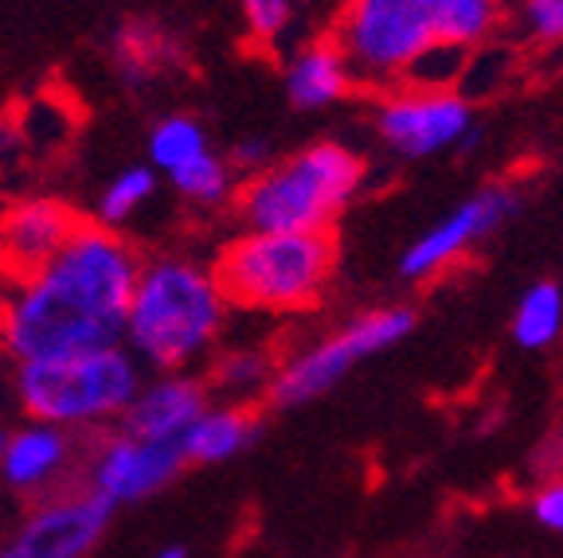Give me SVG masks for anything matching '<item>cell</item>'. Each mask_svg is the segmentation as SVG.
<instances>
[{
    "label": "cell",
    "instance_id": "d6986e66",
    "mask_svg": "<svg viewBox=\"0 0 563 558\" xmlns=\"http://www.w3.org/2000/svg\"><path fill=\"white\" fill-rule=\"evenodd\" d=\"M512 341L525 351H544L563 336V289L555 281H537L520 293L512 309Z\"/></svg>",
    "mask_w": 563,
    "mask_h": 558
},
{
    "label": "cell",
    "instance_id": "484cf974",
    "mask_svg": "<svg viewBox=\"0 0 563 558\" xmlns=\"http://www.w3.org/2000/svg\"><path fill=\"white\" fill-rule=\"evenodd\" d=\"M517 20L528 40L544 47H563V0H520Z\"/></svg>",
    "mask_w": 563,
    "mask_h": 558
},
{
    "label": "cell",
    "instance_id": "4316f807",
    "mask_svg": "<svg viewBox=\"0 0 563 558\" xmlns=\"http://www.w3.org/2000/svg\"><path fill=\"white\" fill-rule=\"evenodd\" d=\"M528 512H532V520H537L548 535H560L563 539V477L540 484V489L532 492V500H528Z\"/></svg>",
    "mask_w": 563,
    "mask_h": 558
},
{
    "label": "cell",
    "instance_id": "ac0fdd59",
    "mask_svg": "<svg viewBox=\"0 0 563 558\" xmlns=\"http://www.w3.org/2000/svg\"><path fill=\"white\" fill-rule=\"evenodd\" d=\"M274 376V359L266 356L255 344H231V348L211 351L208 367V391L211 399H228V402H255L258 394H266Z\"/></svg>",
    "mask_w": 563,
    "mask_h": 558
},
{
    "label": "cell",
    "instance_id": "3957f363",
    "mask_svg": "<svg viewBox=\"0 0 563 558\" xmlns=\"http://www.w3.org/2000/svg\"><path fill=\"white\" fill-rule=\"evenodd\" d=\"M364 176L368 165L352 145L313 141L239 180L235 211L246 231L333 235L336 219L361 196Z\"/></svg>",
    "mask_w": 563,
    "mask_h": 558
},
{
    "label": "cell",
    "instance_id": "7c38bea8",
    "mask_svg": "<svg viewBox=\"0 0 563 558\" xmlns=\"http://www.w3.org/2000/svg\"><path fill=\"white\" fill-rule=\"evenodd\" d=\"M82 449L87 445L79 434L24 418V426L9 429V442L0 454V484L24 500L52 496L79 480Z\"/></svg>",
    "mask_w": 563,
    "mask_h": 558
},
{
    "label": "cell",
    "instance_id": "d4e9b609",
    "mask_svg": "<svg viewBox=\"0 0 563 558\" xmlns=\"http://www.w3.org/2000/svg\"><path fill=\"white\" fill-rule=\"evenodd\" d=\"M239 16L255 44H278L298 20V0H239Z\"/></svg>",
    "mask_w": 563,
    "mask_h": 558
},
{
    "label": "cell",
    "instance_id": "2e32d148",
    "mask_svg": "<svg viewBox=\"0 0 563 558\" xmlns=\"http://www.w3.org/2000/svg\"><path fill=\"white\" fill-rule=\"evenodd\" d=\"M258 437V414L255 402H228L211 399L196 422L180 437L188 465H223L235 461L239 454L251 449V442Z\"/></svg>",
    "mask_w": 563,
    "mask_h": 558
},
{
    "label": "cell",
    "instance_id": "6da1fadb",
    "mask_svg": "<svg viewBox=\"0 0 563 558\" xmlns=\"http://www.w3.org/2000/svg\"><path fill=\"white\" fill-rule=\"evenodd\" d=\"M141 258L122 231L79 223L44 270L0 293V351L12 364L122 344Z\"/></svg>",
    "mask_w": 563,
    "mask_h": 558
},
{
    "label": "cell",
    "instance_id": "4dcf8cb0",
    "mask_svg": "<svg viewBox=\"0 0 563 558\" xmlns=\"http://www.w3.org/2000/svg\"><path fill=\"white\" fill-rule=\"evenodd\" d=\"M4 442H9V426L0 422V454H4Z\"/></svg>",
    "mask_w": 563,
    "mask_h": 558
},
{
    "label": "cell",
    "instance_id": "f546056e",
    "mask_svg": "<svg viewBox=\"0 0 563 558\" xmlns=\"http://www.w3.org/2000/svg\"><path fill=\"white\" fill-rule=\"evenodd\" d=\"M150 558H188V550L180 547V543H165V547H157Z\"/></svg>",
    "mask_w": 563,
    "mask_h": 558
},
{
    "label": "cell",
    "instance_id": "8fae6325",
    "mask_svg": "<svg viewBox=\"0 0 563 558\" xmlns=\"http://www.w3.org/2000/svg\"><path fill=\"white\" fill-rule=\"evenodd\" d=\"M517 211V192L505 183H489L470 200L454 203L439 223L422 231L404 254H399V278L404 281H431L442 270L466 258L474 246H482L505 219Z\"/></svg>",
    "mask_w": 563,
    "mask_h": 558
},
{
    "label": "cell",
    "instance_id": "52a82bcc",
    "mask_svg": "<svg viewBox=\"0 0 563 558\" xmlns=\"http://www.w3.org/2000/svg\"><path fill=\"white\" fill-rule=\"evenodd\" d=\"M434 12L439 0H344L333 40L356 87H396L415 55L439 40Z\"/></svg>",
    "mask_w": 563,
    "mask_h": 558
},
{
    "label": "cell",
    "instance_id": "8992f818",
    "mask_svg": "<svg viewBox=\"0 0 563 558\" xmlns=\"http://www.w3.org/2000/svg\"><path fill=\"white\" fill-rule=\"evenodd\" d=\"M415 328V313L404 305H384L368 309V313L352 316L341 328L317 336L313 344L298 348L294 356H286L282 364H274L271 387L266 399L278 411H294L306 402L321 399L333 387H341L344 379L356 371L361 364H368L379 351H391L396 344H404Z\"/></svg>",
    "mask_w": 563,
    "mask_h": 558
},
{
    "label": "cell",
    "instance_id": "5b68a950",
    "mask_svg": "<svg viewBox=\"0 0 563 558\" xmlns=\"http://www.w3.org/2000/svg\"><path fill=\"white\" fill-rule=\"evenodd\" d=\"M141 364L122 348L79 351V356L27 359L12 367V399L32 422L70 429V434H102L118 426L137 394Z\"/></svg>",
    "mask_w": 563,
    "mask_h": 558
},
{
    "label": "cell",
    "instance_id": "30bf717a",
    "mask_svg": "<svg viewBox=\"0 0 563 558\" xmlns=\"http://www.w3.org/2000/svg\"><path fill=\"white\" fill-rule=\"evenodd\" d=\"M110 520L114 507L75 480L52 496L32 500L24 524L9 539V550L16 558H87L102 543Z\"/></svg>",
    "mask_w": 563,
    "mask_h": 558
},
{
    "label": "cell",
    "instance_id": "ba28073f",
    "mask_svg": "<svg viewBox=\"0 0 563 558\" xmlns=\"http://www.w3.org/2000/svg\"><path fill=\"white\" fill-rule=\"evenodd\" d=\"M372 130L399 160H431L474 145L477 118L462 90H422L396 82L379 90L372 105Z\"/></svg>",
    "mask_w": 563,
    "mask_h": 558
},
{
    "label": "cell",
    "instance_id": "9c48e42d",
    "mask_svg": "<svg viewBox=\"0 0 563 558\" xmlns=\"http://www.w3.org/2000/svg\"><path fill=\"white\" fill-rule=\"evenodd\" d=\"M188 469L180 442H157L110 426L82 449L79 480L114 507H133L165 492Z\"/></svg>",
    "mask_w": 563,
    "mask_h": 558
},
{
    "label": "cell",
    "instance_id": "9a60e30c",
    "mask_svg": "<svg viewBox=\"0 0 563 558\" xmlns=\"http://www.w3.org/2000/svg\"><path fill=\"white\" fill-rule=\"evenodd\" d=\"M282 90H286V102L301 114H325L356 90V79L336 40H306L286 55Z\"/></svg>",
    "mask_w": 563,
    "mask_h": 558
},
{
    "label": "cell",
    "instance_id": "e0dca14e",
    "mask_svg": "<svg viewBox=\"0 0 563 558\" xmlns=\"http://www.w3.org/2000/svg\"><path fill=\"white\" fill-rule=\"evenodd\" d=\"M110 55H114V70L125 90H145L165 75V67H173V40L153 24H133L118 27L110 40Z\"/></svg>",
    "mask_w": 563,
    "mask_h": 558
},
{
    "label": "cell",
    "instance_id": "f1b7e54d",
    "mask_svg": "<svg viewBox=\"0 0 563 558\" xmlns=\"http://www.w3.org/2000/svg\"><path fill=\"white\" fill-rule=\"evenodd\" d=\"M24 148V125L16 122H0V165L16 160V153Z\"/></svg>",
    "mask_w": 563,
    "mask_h": 558
},
{
    "label": "cell",
    "instance_id": "1f68e13d",
    "mask_svg": "<svg viewBox=\"0 0 563 558\" xmlns=\"http://www.w3.org/2000/svg\"><path fill=\"white\" fill-rule=\"evenodd\" d=\"M0 558H16V555H12V550H9V547H0Z\"/></svg>",
    "mask_w": 563,
    "mask_h": 558
},
{
    "label": "cell",
    "instance_id": "44dd1931",
    "mask_svg": "<svg viewBox=\"0 0 563 558\" xmlns=\"http://www.w3.org/2000/svg\"><path fill=\"white\" fill-rule=\"evenodd\" d=\"M157 188H161V176L153 172L145 160H141V165L118 168V172L102 183V192H98L95 223H98V227L122 231L125 223H130V219H137L141 208L157 196Z\"/></svg>",
    "mask_w": 563,
    "mask_h": 558
},
{
    "label": "cell",
    "instance_id": "7a4b0ae2",
    "mask_svg": "<svg viewBox=\"0 0 563 558\" xmlns=\"http://www.w3.org/2000/svg\"><path fill=\"white\" fill-rule=\"evenodd\" d=\"M231 305L216 270L185 254L141 263L122 324V348L141 371H192L223 344Z\"/></svg>",
    "mask_w": 563,
    "mask_h": 558
},
{
    "label": "cell",
    "instance_id": "cb8c5ba5",
    "mask_svg": "<svg viewBox=\"0 0 563 558\" xmlns=\"http://www.w3.org/2000/svg\"><path fill=\"white\" fill-rule=\"evenodd\" d=\"M466 63H470L466 47L434 40V44H427L419 55H415L411 67L404 70V79L399 82L422 87V90H457V82L466 79Z\"/></svg>",
    "mask_w": 563,
    "mask_h": 558
},
{
    "label": "cell",
    "instance_id": "603a6c76",
    "mask_svg": "<svg viewBox=\"0 0 563 558\" xmlns=\"http://www.w3.org/2000/svg\"><path fill=\"white\" fill-rule=\"evenodd\" d=\"M501 20V0H439L434 12V35L474 52L489 40V32Z\"/></svg>",
    "mask_w": 563,
    "mask_h": 558
},
{
    "label": "cell",
    "instance_id": "5bb4252c",
    "mask_svg": "<svg viewBox=\"0 0 563 558\" xmlns=\"http://www.w3.org/2000/svg\"><path fill=\"white\" fill-rule=\"evenodd\" d=\"M208 402L211 391L203 383V376H192V371H153L150 379H141L137 394L125 406L118 429L137 437H157V442H180Z\"/></svg>",
    "mask_w": 563,
    "mask_h": 558
},
{
    "label": "cell",
    "instance_id": "ffe728a7",
    "mask_svg": "<svg viewBox=\"0 0 563 558\" xmlns=\"http://www.w3.org/2000/svg\"><path fill=\"white\" fill-rule=\"evenodd\" d=\"M211 148V137L203 130L200 118L192 114H165L153 122L150 137H145V165L157 176H173L176 168H185L188 160L203 157Z\"/></svg>",
    "mask_w": 563,
    "mask_h": 558
},
{
    "label": "cell",
    "instance_id": "83f0119b",
    "mask_svg": "<svg viewBox=\"0 0 563 558\" xmlns=\"http://www.w3.org/2000/svg\"><path fill=\"white\" fill-rule=\"evenodd\" d=\"M274 160V148L266 137H243L235 141V145L228 148V165L231 172L239 176V180H246L251 172H258V168H266Z\"/></svg>",
    "mask_w": 563,
    "mask_h": 558
},
{
    "label": "cell",
    "instance_id": "4fadbf2b",
    "mask_svg": "<svg viewBox=\"0 0 563 558\" xmlns=\"http://www.w3.org/2000/svg\"><path fill=\"white\" fill-rule=\"evenodd\" d=\"M82 219L59 200L27 196L0 211V270L9 281L44 270Z\"/></svg>",
    "mask_w": 563,
    "mask_h": 558
},
{
    "label": "cell",
    "instance_id": "7402d4cb",
    "mask_svg": "<svg viewBox=\"0 0 563 558\" xmlns=\"http://www.w3.org/2000/svg\"><path fill=\"white\" fill-rule=\"evenodd\" d=\"M168 183H173V192L185 203H192V208H208V211L231 203L239 192V176L231 172L228 157H220L216 148H208L203 157L188 160L185 168H176V172L168 176Z\"/></svg>",
    "mask_w": 563,
    "mask_h": 558
},
{
    "label": "cell",
    "instance_id": "277c9868",
    "mask_svg": "<svg viewBox=\"0 0 563 558\" xmlns=\"http://www.w3.org/2000/svg\"><path fill=\"white\" fill-rule=\"evenodd\" d=\"M216 281L243 313H306L325 297L336 270L333 235L313 231H243L216 258Z\"/></svg>",
    "mask_w": 563,
    "mask_h": 558
}]
</instances>
